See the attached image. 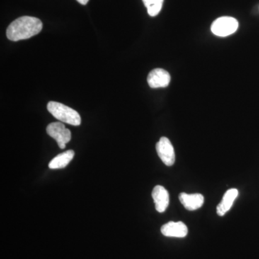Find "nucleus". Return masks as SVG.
<instances>
[{
	"mask_svg": "<svg viewBox=\"0 0 259 259\" xmlns=\"http://www.w3.org/2000/svg\"><path fill=\"white\" fill-rule=\"evenodd\" d=\"M47 109L51 115L61 122L69 125L79 126L81 124V117L74 109L56 102H49Z\"/></svg>",
	"mask_w": 259,
	"mask_h": 259,
	"instance_id": "2",
	"label": "nucleus"
},
{
	"mask_svg": "<svg viewBox=\"0 0 259 259\" xmlns=\"http://www.w3.org/2000/svg\"><path fill=\"white\" fill-rule=\"evenodd\" d=\"M179 198L185 209L190 211L200 208L204 202L203 195L201 194L181 193Z\"/></svg>",
	"mask_w": 259,
	"mask_h": 259,
	"instance_id": "9",
	"label": "nucleus"
},
{
	"mask_svg": "<svg viewBox=\"0 0 259 259\" xmlns=\"http://www.w3.org/2000/svg\"><path fill=\"white\" fill-rule=\"evenodd\" d=\"M74 151L72 150L65 151L56 156L55 158L51 160L49 163V167L51 169H59L64 168L67 166L70 161L74 158Z\"/></svg>",
	"mask_w": 259,
	"mask_h": 259,
	"instance_id": "11",
	"label": "nucleus"
},
{
	"mask_svg": "<svg viewBox=\"0 0 259 259\" xmlns=\"http://www.w3.org/2000/svg\"><path fill=\"white\" fill-rule=\"evenodd\" d=\"M47 132L49 136L56 140L61 149H64L66 144H68L71 139V131L66 128L64 124L61 122H56L49 124L47 128Z\"/></svg>",
	"mask_w": 259,
	"mask_h": 259,
	"instance_id": "4",
	"label": "nucleus"
},
{
	"mask_svg": "<svg viewBox=\"0 0 259 259\" xmlns=\"http://www.w3.org/2000/svg\"><path fill=\"white\" fill-rule=\"evenodd\" d=\"M42 23L38 18L20 17L10 24L7 29V37L13 41L25 40L41 31Z\"/></svg>",
	"mask_w": 259,
	"mask_h": 259,
	"instance_id": "1",
	"label": "nucleus"
},
{
	"mask_svg": "<svg viewBox=\"0 0 259 259\" xmlns=\"http://www.w3.org/2000/svg\"><path fill=\"white\" fill-rule=\"evenodd\" d=\"M143 2L150 16H156L161 12L163 0H143Z\"/></svg>",
	"mask_w": 259,
	"mask_h": 259,
	"instance_id": "12",
	"label": "nucleus"
},
{
	"mask_svg": "<svg viewBox=\"0 0 259 259\" xmlns=\"http://www.w3.org/2000/svg\"><path fill=\"white\" fill-rule=\"evenodd\" d=\"M162 234L166 237L185 238L188 233V228L185 223L181 222H168L161 227Z\"/></svg>",
	"mask_w": 259,
	"mask_h": 259,
	"instance_id": "7",
	"label": "nucleus"
},
{
	"mask_svg": "<svg viewBox=\"0 0 259 259\" xmlns=\"http://www.w3.org/2000/svg\"><path fill=\"white\" fill-rule=\"evenodd\" d=\"M76 1L81 5H85L88 4V2L90 1V0H76Z\"/></svg>",
	"mask_w": 259,
	"mask_h": 259,
	"instance_id": "13",
	"label": "nucleus"
},
{
	"mask_svg": "<svg viewBox=\"0 0 259 259\" xmlns=\"http://www.w3.org/2000/svg\"><path fill=\"white\" fill-rule=\"evenodd\" d=\"M150 88H166L171 81V76L168 71L163 69H155L149 73L147 79Z\"/></svg>",
	"mask_w": 259,
	"mask_h": 259,
	"instance_id": "6",
	"label": "nucleus"
},
{
	"mask_svg": "<svg viewBox=\"0 0 259 259\" xmlns=\"http://www.w3.org/2000/svg\"><path fill=\"white\" fill-rule=\"evenodd\" d=\"M238 28V22L232 17H221L213 22L211 30L215 35L226 37L234 33Z\"/></svg>",
	"mask_w": 259,
	"mask_h": 259,
	"instance_id": "3",
	"label": "nucleus"
},
{
	"mask_svg": "<svg viewBox=\"0 0 259 259\" xmlns=\"http://www.w3.org/2000/svg\"><path fill=\"white\" fill-rule=\"evenodd\" d=\"M152 197L155 202V207L157 212H165L169 204V194L168 191L162 187L157 185L153 188Z\"/></svg>",
	"mask_w": 259,
	"mask_h": 259,
	"instance_id": "8",
	"label": "nucleus"
},
{
	"mask_svg": "<svg viewBox=\"0 0 259 259\" xmlns=\"http://www.w3.org/2000/svg\"><path fill=\"white\" fill-rule=\"evenodd\" d=\"M238 195V191L236 189H231L227 191L223 196V199L217 207V213L219 216H223L231 209L233 202Z\"/></svg>",
	"mask_w": 259,
	"mask_h": 259,
	"instance_id": "10",
	"label": "nucleus"
},
{
	"mask_svg": "<svg viewBox=\"0 0 259 259\" xmlns=\"http://www.w3.org/2000/svg\"><path fill=\"white\" fill-rule=\"evenodd\" d=\"M156 151L161 161L167 166H173L175 163V153L171 141L162 137L156 144Z\"/></svg>",
	"mask_w": 259,
	"mask_h": 259,
	"instance_id": "5",
	"label": "nucleus"
}]
</instances>
